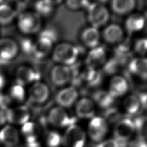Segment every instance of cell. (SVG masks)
<instances>
[{
    "label": "cell",
    "mask_w": 147,
    "mask_h": 147,
    "mask_svg": "<svg viewBox=\"0 0 147 147\" xmlns=\"http://www.w3.org/2000/svg\"><path fill=\"white\" fill-rule=\"evenodd\" d=\"M103 37L105 41L109 44L118 43L123 37V30L117 24H110L104 29Z\"/></svg>",
    "instance_id": "obj_20"
},
{
    "label": "cell",
    "mask_w": 147,
    "mask_h": 147,
    "mask_svg": "<svg viewBox=\"0 0 147 147\" xmlns=\"http://www.w3.org/2000/svg\"><path fill=\"white\" fill-rule=\"evenodd\" d=\"M48 121L53 126L63 127L74 125L76 119L74 117L71 116L64 108L57 106L50 110Z\"/></svg>",
    "instance_id": "obj_5"
},
{
    "label": "cell",
    "mask_w": 147,
    "mask_h": 147,
    "mask_svg": "<svg viewBox=\"0 0 147 147\" xmlns=\"http://www.w3.org/2000/svg\"><path fill=\"white\" fill-rule=\"evenodd\" d=\"M117 44V47L115 48L116 56H127L131 47V41L130 38L128 37H123L122 39Z\"/></svg>",
    "instance_id": "obj_29"
},
{
    "label": "cell",
    "mask_w": 147,
    "mask_h": 147,
    "mask_svg": "<svg viewBox=\"0 0 147 147\" xmlns=\"http://www.w3.org/2000/svg\"><path fill=\"white\" fill-rule=\"evenodd\" d=\"M121 66L120 63L114 57L105 62L103 66V71L107 75H113L118 72Z\"/></svg>",
    "instance_id": "obj_31"
},
{
    "label": "cell",
    "mask_w": 147,
    "mask_h": 147,
    "mask_svg": "<svg viewBox=\"0 0 147 147\" xmlns=\"http://www.w3.org/2000/svg\"><path fill=\"white\" fill-rule=\"evenodd\" d=\"M77 116L83 119L92 118L95 113L94 102L89 98H83L78 100L75 106Z\"/></svg>",
    "instance_id": "obj_15"
},
{
    "label": "cell",
    "mask_w": 147,
    "mask_h": 147,
    "mask_svg": "<svg viewBox=\"0 0 147 147\" xmlns=\"http://www.w3.org/2000/svg\"><path fill=\"white\" fill-rule=\"evenodd\" d=\"M106 61V53L103 47L97 46L88 52L86 58V64L96 68L100 66Z\"/></svg>",
    "instance_id": "obj_17"
},
{
    "label": "cell",
    "mask_w": 147,
    "mask_h": 147,
    "mask_svg": "<svg viewBox=\"0 0 147 147\" xmlns=\"http://www.w3.org/2000/svg\"><path fill=\"white\" fill-rule=\"evenodd\" d=\"M55 2L52 1H38L34 5L36 13L40 16H46L50 14L53 10Z\"/></svg>",
    "instance_id": "obj_28"
},
{
    "label": "cell",
    "mask_w": 147,
    "mask_h": 147,
    "mask_svg": "<svg viewBox=\"0 0 147 147\" xmlns=\"http://www.w3.org/2000/svg\"><path fill=\"white\" fill-rule=\"evenodd\" d=\"M18 140V132L15 127L10 125H7L0 130L1 144L7 147H13L17 145Z\"/></svg>",
    "instance_id": "obj_18"
},
{
    "label": "cell",
    "mask_w": 147,
    "mask_h": 147,
    "mask_svg": "<svg viewBox=\"0 0 147 147\" xmlns=\"http://www.w3.org/2000/svg\"><path fill=\"white\" fill-rule=\"evenodd\" d=\"M108 130L106 121L101 117H94L88 125V134L95 142L101 141L106 136Z\"/></svg>",
    "instance_id": "obj_7"
},
{
    "label": "cell",
    "mask_w": 147,
    "mask_h": 147,
    "mask_svg": "<svg viewBox=\"0 0 147 147\" xmlns=\"http://www.w3.org/2000/svg\"><path fill=\"white\" fill-rule=\"evenodd\" d=\"M135 130L133 121L130 118L121 119L117 122L114 127V136L120 146H126V142L132 136Z\"/></svg>",
    "instance_id": "obj_3"
},
{
    "label": "cell",
    "mask_w": 147,
    "mask_h": 147,
    "mask_svg": "<svg viewBox=\"0 0 147 147\" xmlns=\"http://www.w3.org/2000/svg\"><path fill=\"white\" fill-rule=\"evenodd\" d=\"M135 129H137L141 134H142V137L146 133V119L145 117H140L133 121Z\"/></svg>",
    "instance_id": "obj_34"
},
{
    "label": "cell",
    "mask_w": 147,
    "mask_h": 147,
    "mask_svg": "<svg viewBox=\"0 0 147 147\" xmlns=\"http://www.w3.org/2000/svg\"><path fill=\"white\" fill-rule=\"evenodd\" d=\"M138 98L140 100L141 106L144 107V108H146V93L141 94Z\"/></svg>",
    "instance_id": "obj_40"
},
{
    "label": "cell",
    "mask_w": 147,
    "mask_h": 147,
    "mask_svg": "<svg viewBox=\"0 0 147 147\" xmlns=\"http://www.w3.org/2000/svg\"><path fill=\"white\" fill-rule=\"evenodd\" d=\"M95 147H119V143L115 140H107L103 142H102Z\"/></svg>",
    "instance_id": "obj_39"
},
{
    "label": "cell",
    "mask_w": 147,
    "mask_h": 147,
    "mask_svg": "<svg viewBox=\"0 0 147 147\" xmlns=\"http://www.w3.org/2000/svg\"><path fill=\"white\" fill-rule=\"evenodd\" d=\"M124 110L129 115L136 114L140 110L141 105L138 96L130 95L125 98L123 102Z\"/></svg>",
    "instance_id": "obj_26"
},
{
    "label": "cell",
    "mask_w": 147,
    "mask_h": 147,
    "mask_svg": "<svg viewBox=\"0 0 147 147\" xmlns=\"http://www.w3.org/2000/svg\"><path fill=\"white\" fill-rule=\"evenodd\" d=\"M53 44V42L49 39L39 37L38 40L34 42L32 55L37 59H42L46 57L51 51Z\"/></svg>",
    "instance_id": "obj_19"
},
{
    "label": "cell",
    "mask_w": 147,
    "mask_h": 147,
    "mask_svg": "<svg viewBox=\"0 0 147 147\" xmlns=\"http://www.w3.org/2000/svg\"><path fill=\"white\" fill-rule=\"evenodd\" d=\"M10 95L11 98L17 102L23 101L25 98V90L24 86L17 83L13 85L10 88Z\"/></svg>",
    "instance_id": "obj_30"
},
{
    "label": "cell",
    "mask_w": 147,
    "mask_h": 147,
    "mask_svg": "<svg viewBox=\"0 0 147 147\" xmlns=\"http://www.w3.org/2000/svg\"><path fill=\"white\" fill-rule=\"evenodd\" d=\"M6 121L10 123L24 125L28 122L30 113L29 109L25 105L7 109L5 111Z\"/></svg>",
    "instance_id": "obj_8"
},
{
    "label": "cell",
    "mask_w": 147,
    "mask_h": 147,
    "mask_svg": "<svg viewBox=\"0 0 147 147\" xmlns=\"http://www.w3.org/2000/svg\"><path fill=\"white\" fill-rule=\"evenodd\" d=\"M90 3V2L88 1H68L66 2L67 6L71 10L87 8Z\"/></svg>",
    "instance_id": "obj_33"
},
{
    "label": "cell",
    "mask_w": 147,
    "mask_h": 147,
    "mask_svg": "<svg viewBox=\"0 0 147 147\" xmlns=\"http://www.w3.org/2000/svg\"><path fill=\"white\" fill-rule=\"evenodd\" d=\"M34 42L29 38H24L21 41V47L25 53L32 54Z\"/></svg>",
    "instance_id": "obj_37"
},
{
    "label": "cell",
    "mask_w": 147,
    "mask_h": 147,
    "mask_svg": "<svg viewBox=\"0 0 147 147\" xmlns=\"http://www.w3.org/2000/svg\"><path fill=\"white\" fill-rule=\"evenodd\" d=\"M93 100L99 107L103 109L110 108L114 102V98L108 91L99 90L96 91L92 96Z\"/></svg>",
    "instance_id": "obj_25"
},
{
    "label": "cell",
    "mask_w": 147,
    "mask_h": 147,
    "mask_svg": "<svg viewBox=\"0 0 147 147\" xmlns=\"http://www.w3.org/2000/svg\"><path fill=\"white\" fill-rule=\"evenodd\" d=\"M50 77L54 85L61 87L67 84L72 79V71L68 66L57 65L52 68Z\"/></svg>",
    "instance_id": "obj_9"
},
{
    "label": "cell",
    "mask_w": 147,
    "mask_h": 147,
    "mask_svg": "<svg viewBox=\"0 0 147 147\" xmlns=\"http://www.w3.org/2000/svg\"><path fill=\"white\" fill-rule=\"evenodd\" d=\"M62 142L60 135L56 131H51L47 138V144L48 147H58Z\"/></svg>",
    "instance_id": "obj_32"
},
{
    "label": "cell",
    "mask_w": 147,
    "mask_h": 147,
    "mask_svg": "<svg viewBox=\"0 0 147 147\" xmlns=\"http://www.w3.org/2000/svg\"><path fill=\"white\" fill-rule=\"evenodd\" d=\"M128 69L133 75L145 80L147 77L146 59L138 57L131 60L129 63Z\"/></svg>",
    "instance_id": "obj_21"
},
{
    "label": "cell",
    "mask_w": 147,
    "mask_h": 147,
    "mask_svg": "<svg viewBox=\"0 0 147 147\" xmlns=\"http://www.w3.org/2000/svg\"><path fill=\"white\" fill-rule=\"evenodd\" d=\"M5 111L6 110L0 109V126L3 125L7 121Z\"/></svg>",
    "instance_id": "obj_41"
},
{
    "label": "cell",
    "mask_w": 147,
    "mask_h": 147,
    "mask_svg": "<svg viewBox=\"0 0 147 147\" xmlns=\"http://www.w3.org/2000/svg\"><path fill=\"white\" fill-rule=\"evenodd\" d=\"M136 6L134 0H114L111 2L112 10L119 15H125L131 12Z\"/></svg>",
    "instance_id": "obj_24"
},
{
    "label": "cell",
    "mask_w": 147,
    "mask_h": 147,
    "mask_svg": "<svg viewBox=\"0 0 147 147\" xmlns=\"http://www.w3.org/2000/svg\"><path fill=\"white\" fill-rule=\"evenodd\" d=\"M21 131L26 137L28 147H39L37 141L40 133L38 126L33 122H27L22 125Z\"/></svg>",
    "instance_id": "obj_16"
},
{
    "label": "cell",
    "mask_w": 147,
    "mask_h": 147,
    "mask_svg": "<svg viewBox=\"0 0 147 147\" xmlns=\"http://www.w3.org/2000/svg\"><path fill=\"white\" fill-rule=\"evenodd\" d=\"M147 40L145 38H140L136 41L134 44V51L141 55H144L146 52Z\"/></svg>",
    "instance_id": "obj_35"
},
{
    "label": "cell",
    "mask_w": 147,
    "mask_h": 147,
    "mask_svg": "<svg viewBox=\"0 0 147 147\" xmlns=\"http://www.w3.org/2000/svg\"><path fill=\"white\" fill-rule=\"evenodd\" d=\"M40 78V74L37 71L26 65L19 67L16 72V82L22 86L38 82Z\"/></svg>",
    "instance_id": "obj_10"
},
{
    "label": "cell",
    "mask_w": 147,
    "mask_h": 147,
    "mask_svg": "<svg viewBox=\"0 0 147 147\" xmlns=\"http://www.w3.org/2000/svg\"><path fill=\"white\" fill-rule=\"evenodd\" d=\"M81 37L85 45L94 48L97 47L99 43L100 34L97 28L91 26L83 30Z\"/></svg>",
    "instance_id": "obj_22"
},
{
    "label": "cell",
    "mask_w": 147,
    "mask_h": 147,
    "mask_svg": "<svg viewBox=\"0 0 147 147\" xmlns=\"http://www.w3.org/2000/svg\"><path fill=\"white\" fill-rule=\"evenodd\" d=\"M145 24L144 17L140 14L135 13L130 15L125 21V28L129 33H134L143 29Z\"/></svg>",
    "instance_id": "obj_23"
},
{
    "label": "cell",
    "mask_w": 147,
    "mask_h": 147,
    "mask_svg": "<svg viewBox=\"0 0 147 147\" xmlns=\"http://www.w3.org/2000/svg\"><path fill=\"white\" fill-rule=\"evenodd\" d=\"M5 84V78L2 74H0V90H1L3 88Z\"/></svg>",
    "instance_id": "obj_42"
},
{
    "label": "cell",
    "mask_w": 147,
    "mask_h": 147,
    "mask_svg": "<svg viewBox=\"0 0 147 147\" xmlns=\"http://www.w3.org/2000/svg\"><path fill=\"white\" fill-rule=\"evenodd\" d=\"M18 47L15 41L9 38L0 40V60L9 61L13 59L18 53Z\"/></svg>",
    "instance_id": "obj_12"
},
{
    "label": "cell",
    "mask_w": 147,
    "mask_h": 147,
    "mask_svg": "<svg viewBox=\"0 0 147 147\" xmlns=\"http://www.w3.org/2000/svg\"><path fill=\"white\" fill-rule=\"evenodd\" d=\"M16 13L13 8L7 4L0 5V24L2 25H8L14 20Z\"/></svg>",
    "instance_id": "obj_27"
},
{
    "label": "cell",
    "mask_w": 147,
    "mask_h": 147,
    "mask_svg": "<svg viewBox=\"0 0 147 147\" xmlns=\"http://www.w3.org/2000/svg\"><path fill=\"white\" fill-rule=\"evenodd\" d=\"M109 87L108 92L115 98L124 95L128 91L129 85L125 78L117 75L111 79Z\"/></svg>",
    "instance_id": "obj_14"
},
{
    "label": "cell",
    "mask_w": 147,
    "mask_h": 147,
    "mask_svg": "<svg viewBox=\"0 0 147 147\" xmlns=\"http://www.w3.org/2000/svg\"><path fill=\"white\" fill-rule=\"evenodd\" d=\"M80 54L79 48L69 43H61L54 49L52 57L61 65L69 66L75 64Z\"/></svg>",
    "instance_id": "obj_1"
},
{
    "label": "cell",
    "mask_w": 147,
    "mask_h": 147,
    "mask_svg": "<svg viewBox=\"0 0 147 147\" xmlns=\"http://www.w3.org/2000/svg\"><path fill=\"white\" fill-rule=\"evenodd\" d=\"M41 19L36 13L25 12L20 14L18 18V26L25 34H33L38 32L41 28Z\"/></svg>",
    "instance_id": "obj_2"
},
{
    "label": "cell",
    "mask_w": 147,
    "mask_h": 147,
    "mask_svg": "<svg viewBox=\"0 0 147 147\" xmlns=\"http://www.w3.org/2000/svg\"><path fill=\"white\" fill-rule=\"evenodd\" d=\"M85 140V133L80 127L75 124L67 128L62 139L63 142L68 147H83Z\"/></svg>",
    "instance_id": "obj_6"
},
{
    "label": "cell",
    "mask_w": 147,
    "mask_h": 147,
    "mask_svg": "<svg viewBox=\"0 0 147 147\" xmlns=\"http://www.w3.org/2000/svg\"><path fill=\"white\" fill-rule=\"evenodd\" d=\"M78 92L74 87H68L60 90L57 94L56 100L57 103L63 108L72 106L76 101Z\"/></svg>",
    "instance_id": "obj_13"
},
{
    "label": "cell",
    "mask_w": 147,
    "mask_h": 147,
    "mask_svg": "<svg viewBox=\"0 0 147 147\" xmlns=\"http://www.w3.org/2000/svg\"><path fill=\"white\" fill-rule=\"evenodd\" d=\"M105 118H104L106 121L108 120L109 121L113 122L116 119H118L119 117V111L115 108H109L107 109L105 112Z\"/></svg>",
    "instance_id": "obj_36"
},
{
    "label": "cell",
    "mask_w": 147,
    "mask_h": 147,
    "mask_svg": "<svg viewBox=\"0 0 147 147\" xmlns=\"http://www.w3.org/2000/svg\"><path fill=\"white\" fill-rule=\"evenodd\" d=\"M49 96V88L43 82L38 81L35 82L29 90V100L34 103H43L48 99Z\"/></svg>",
    "instance_id": "obj_11"
},
{
    "label": "cell",
    "mask_w": 147,
    "mask_h": 147,
    "mask_svg": "<svg viewBox=\"0 0 147 147\" xmlns=\"http://www.w3.org/2000/svg\"><path fill=\"white\" fill-rule=\"evenodd\" d=\"M39 37L47 38L51 40L52 42H55L57 38V36L56 32L54 30L50 28L46 29L42 31L40 33Z\"/></svg>",
    "instance_id": "obj_38"
},
{
    "label": "cell",
    "mask_w": 147,
    "mask_h": 147,
    "mask_svg": "<svg viewBox=\"0 0 147 147\" xmlns=\"http://www.w3.org/2000/svg\"><path fill=\"white\" fill-rule=\"evenodd\" d=\"M88 20L92 27L98 28L108 21L109 13L107 8L100 3H91L87 7Z\"/></svg>",
    "instance_id": "obj_4"
}]
</instances>
